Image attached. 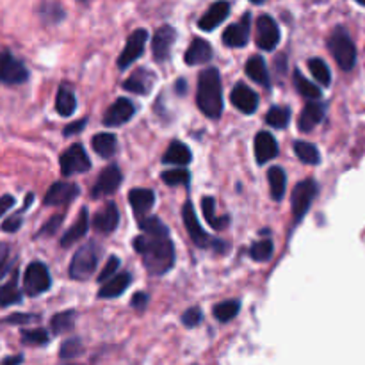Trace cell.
Wrapping results in <instances>:
<instances>
[{
    "mask_svg": "<svg viewBox=\"0 0 365 365\" xmlns=\"http://www.w3.org/2000/svg\"><path fill=\"white\" fill-rule=\"evenodd\" d=\"M291 121V109L289 107H271L267 110L266 123L274 128H285Z\"/></svg>",
    "mask_w": 365,
    "mask_h": 365,
    "instance_id": "38",
    "label": "cell"
},
{
    "mask_svg": "<svg viewBox=\"0 0 365 365\" xmlns=\"http://www.w3.org/2000/svg\"><path fill=\"white\" fill-rule=\"evenodd\" d=\"M139 228H141L145 234L148 235H164V237H170V230H168L166 225L159 220V217H143L138 221Z\"/></svg>",
    "mask_w": 365,
    "mask_h": 365,
    "instance_id": "40",
    "label": "cell"
},
{
    "mask_svg": "<svg viewBox=\"0 0 365 365\" xmlns=\"http://www.w3.org/2000/svg\"><path fill=\"white\" fill-rule=\"evenodd\" d=\"M182 217H184L185 228H187V234L191 237V241L195 242L198 248H216L220 252H225L227 246L223 245V241H217V239H212L200 225L198 217H196L195 207H192L191 202H187L182 209Z\"/></svg>",
    "mask_w": 365,
    "mask_h": 365,
    "instance_id": "5",
    "label": "cell"
},
{
    "mask_svg": "<svg viewBox=\"0 0 365 365\" xmlns=\"http://www.w3.org/2000/svg\"><path fill=\"white\" fill-rule=\"evenodd\" d=\"M16 274L13 277V280L7 282L6 285H2L0 287V307H11V305H16V303L21 302V298H24V294H21V291L18 289L16 285Z\"/></svg>",
    "mask_w": 365,
    "mask_h": 365,
    "instance_id": "35",
    "label": "cell"
},
{
    "mask_svg": "<svg viewBox=\"0 0 365 365\" xmlns=\"http://www.w3.org/2000/svg\"><path fill=\"white\" fill-rule=\"evenodd\" d=\"M212 46H210L209 41L202 38L192 39V43L189 45L187 52H185V63L189 66H196V64L209 63L212 59Z\"/></svg>",
    "mask_w": 365,
    "mask_h": 365,
    "instance_id": "23",
    "label": "cell"
},
{
    "mask_svg": "<svg viewBox=\"0 0 365 365\" xmlns=\"http://www.w3.org/2000/svg\"><path fill=\"white\" fill-rule=\"evenodd\" d=\"M88 228H89L88 209H82L81 212H78L77 221L71 225V228H68V232L63 235V239H61V246H63V248H68V246L81 241V239L86 235V232H88Z\"/></svg>",
    "mask_w": 365,
    "mask_h": 365,
    "instance_id": "25",
    "label": "cell"
},
{
    "mask_svg": "<svg viewBox=\"0 0 365 365\" xmlns=\"http://www.w3.org/2000/svg\"><path fill=\"white\" fill-rule=\"evenodd\" d=\"M324 106L321 102H309L302 110L298 127L302 132H310L316 125H319L324 118Z\"/></svg>",
    "mask_w": 365,
    "mask_h": 365,
    "instance_id": "24",
    "label": "cell"
},
{
    "mask_svg": "<svg viewBox=\"0 0 365 365\" xmlns=\"http://www.w3.org/2000/svg\"><path fill=\"white\" fill-rule=\"evenodd\" d=\"M128 200H130V207L139 221L152 210L153 203H155V192L152 189H132L128 192Z\"/></svg>",
    "mask_w": 365,
    "mask_h": 365,
    "instance_id": "20",
    "label": "cell"
},
{
    "mask_svg": "<svg viewBox=\"0 0 365 365\" xmlns=\"http://www.w3.org/2000/svg\"><path fill=\"white\" fill-rule=\"evenodd\" d=\"M7 257H9V246L6 242H0V274H2L4 266L7 262Z\"/></svg>",
    "mask_w": 365,
    "mask_h": 365,
    "instance_id": "53",
    "label": "cell"
},
{
    "mask_svg": "<svg viewBox=\"0 0 365 365\" xmlns=\"http://www.w3.org/2000/svg\"><path fill=\"white\" fill-rule=\"evenodd\" d=\"M91 146L100 157L107 159V157H110L114 152H116V135L109 134V132L96 134L95 138H93Z\"/></svg>",
    "mask_w": 365,
    "mask_h": 365,
    "instance_id": "29",
    "label": "cell"
},
{
    "mask_svg": "<svg viewBox=\"0 0 365 365\" xmlns=\"http://www.w3.org/2000/svg\"><path fill=\"white\" fill-rule=\"evenodd\" d=\"M278 155V143L269 132H259L255 138V157L259 164H266L267 160Z\"/></svg>",
    "mask_w": 365,
    "mask_h": 365,
    "instance_id": "22",
    "label": "cell"
},
{
    "mask_svg": "<svg viewBox=\"0 0 365 365\" xmlns=\"http://www.w3.org/2000/svg\"><path fill=\"white\" fill-rule=\"evenodd\" d=\"M121 180H123V175H121L120 168L116 164H110L100 173L98 180L95 182L91 189V196L93 198H102V196L113 195L121 185Z\"/></svg>",
    "mask_w": 365,
    "mask_h": 365,
    "instance_id": "12",
    "label": "cell"
},
{
    "mask_svg": "<svg viewBox=\"0 0 365 365\" xmlns=\"http://www.w3.org/2000/svg\"><path fill=\"white\" fill-rule=\"evenodd\" d=\"M77 196H78L77 185L70 184V182H56V184L50 185V189L46 191L43 203L48 207L66 205V203L73 202Z\"/></svg>",
    "mask_w": 365,
    "mask_h": 365,
    "instance_id": "14",
    "label": "cell"
},
{
    "mask_svg": "<svg viewBox=\"0 0 365 365\" xmlns=\"http://www.w3.org/2000/svg\"><path fill=\"white\" fill-rule=\"evenodd\" d=\"M245 70H246V75H248L253 82L264 86V88H267V86H269V73H267V66L260 56L250 57L248 63H246Z\"/></svg>",
    "mask_w": 365,
    "mask_h": 365,
    "instance_id": "28",
    "label": "cell"
},
{
    "mask_svg": "<svg viewBox=\"0 0 365 365\" xmlns=\"http://www.w3.org/2000/svg\"><path fill=\"white\" fill-rule=\"evenodd\" d=\"M202 210L203 214H205V220L209 221V225L214 228V230H223V228L228 225V221H230L228 217L216 216V200H214L212 196H203Z\"/></svg>",
    "mask_w": 365,
    "mask_h": 365,
    "instance_id": "31",
    "label": "cell"
},
{
    "mask_svg": "<svg viewBox=\"0 0 365 365\" xmlns=\"http://www.w3.org/2000/svg\"><path fill=\"white\" fill-rule=\"evenodd\" d=\"M228 13H230V4L216 2L214 6H210L209 9L205 11V14H203L202 18H200L198 27L202 29V31H207V32L214 31L217 25L223 24L225 18L228 16Z\"/></svg>",
    "mask_w": 365,
    "mask_h": 365,
    "instance_id": "21",
    "label": "cell"
},
{
    "mask_svg": "<svg viewBox=\"0 0 365 365\" xmlns=\"http://www.w3.org/2000/svg\"><path fill=\"white\" fill-rule=\"evenodd\" d=\"M146 39H148V32H146V29H135V31L128 36L127 45H125L123 52L120 53V57H118V68H120V70L128 68L132 63H135V61L143 56Z\"/></svg>",
    "mask_w": 365,
    "mask_h": 365,
    "instance_id": "9",
    "label": "cell"
},
{
    "mask_svg": "<svg viewBox=\"0 0 365 365\" xmlns=\"http://www.w3.org/2000/svg\"><path fill=\"white\" fill-rule=\"evenodd\" d=\"M250 39V13L242 16L241 21L232 24L230 27L225 29L223 32V43L230 48H242L246 46Z\"/></svg>",
    "mask_w": 365,
    "mask_h": 365,
    "instance_id": "17",
    "label": "cell"
},
{
    "mask_svg": "<svg viewBox=\"0 0 365 365\" xmlns=\"http://www.w3.org/2000/svg\"><path fill=\"white\" fill-rule=\"evenodd\" d=\"M134 114L135 107L130 100L118 98L116 102L107 109L106 116H103V125H106V127H118V125L127 123Z\"/></svg>",
    "mask_w": 365,
    "mask_h": 365,
    "instance_id": "16",
    "label": "cell"
},
{
    "mask_svg": "<svg viewBox=\"0 0 365 365\" xmlns=\"http://www.w3.org/2000/svg\"><path fill=\"white\" fill-rule=\"evenodd\" d=\"M86 123H88V120H78V121H75V123H70L66 128H64V135L78 134V132L86 127Z\"/></svg>",
    "mask_w": 365,
    "mask_h": 365,
    "instance_id": "51",
    "label": "cell"
},
{
    "mask_svg": "<svg viewBox=\"0 0 365 365\" xmlns=\"http://www.w3.org/2000/svg\"><path fill=\"white\" fill-rule=\"evenodd\" d=\"M130 305H132V309H135L141 312V310H145L146 305H148V294H146V292H135L134 298H132V302H130Z\"/></svg>",
    "mask_w": 365,
    "mask_h": 365,
    "instance_id": "50",
    "label": "cell"
},
{
    "mask_svg": "<svg viewBox=\"0 0 365 365\" xmlns=\"http://www.w3.org/2000/svg\"><path fill=\"white\" fill-rule=\"evenodd\" d=\"M196 103L207 118L217 120L221 116V113H223V91H221V77L217 68H205L200 73Z\"/></svg>",
    "mask_w": 365,
    "mask_h": 365,
    "instance_id": "2",
    "label": "cell"
},
{
    "mask_svg": "<svg viewBox=\"0 0 365 365\" xmlns=\"http://www.w3.org/2000/svg\"><path fill=\"white\" fill-rule=\"evenodd\" d=\"M192 160V153L184 143L173 141L163 157L164 164H175V166H187Z\"/></svg>",
    "mask_w": 365,
    "mask_h": 365,
    "instance_id": "27",
    "label": "cell"
},
{
    "mask_svg": "<svg viewBox=\"0 0 365 365\" xmlns=\"http://www.w3.org/2000/svg\"><path fill=\"white\" fill-rule=\"evenodd\" d=\"M118 267H120V259L118 257H109V260H107L106 267L102 269V273L98 274V282L100 284H106L107 280H110V278L114 277V273L118 271Z\"/></svg>",
    "mask_w": 365,
    "mask_h": 365,
    "instance_id": "46",
    "label": "cell"
},
{
    "mask_svg": "<svg viewBox=\"0 0 365 365\" xmlns=\"http://www.w3.org/2000/svg\"><path fill=\"white\" fill-rule=\"evenodd\" d=\"M130 282H132V277L128 273L114 274L110 280H107L106 284L102 285L98 296L100 298H118V296H121L125 291H127Z\"/></svg>",
    "mask_w": 365,
    "mask_h": 365,
    "instance_id": "26",
    "label": "cell"
},
{
    "mask_svg": "<svg viewBox=\"0 0 365 365\" xmlns=\"http://www.w3.org/2000/svg\"><path fill=\"white\" fill-rule=\"evenodd\" d=\"M48 334L43 328L21 331V342L27 346H46L48 344Z\"/></svg>",
    "mask_w": 365,
    "mask_h": 365,
    "instance_id": "42",
    "label": "cell"
},
{
    "mask_svg": "<svg viewBox=\"0 0 365 365\" xmlns=\"http://www.w3.org/2000/svg\"><path fill=\"white\" fill-rule=\"evenodd\" d=\"M317 195V184L312 178L299 182L292 191V216L296 221H302L305 214L309 212L310 205H312L314 198Z\"/></svg>",
    "mask_w": 365,
    "mask_h": 365,
    "instance_id": "7",
    "label": "cell"
},
{
    "mask_svg": "<svg viewBox=\"0 0 365 365\" xmlns=\"http://www.w3.org/2000/svg\"><path fill=\"white\" fill-rule=\"evenodd\" d=\"M328 46H330L331 56L335 57L339 66L344 71H349L355 68L356 64V46L353 43L351 36L344 27H337L331 32L330 39H328Z\"/></svg>",
    "mask_w": 365,
    "mask_h": 365,
    "instance_id": "3",
    "label": "cell"
},
{
    "mask_svg": "<svg viewBox=\"0 0 365 365\" xmlns=\"http://www.w3.org/2000/svg\"><path fill=\"white\" fill-rule=\"evenodd\" d=\"M82 353V342L78 339H68L61 346V359H75Z\"/></svg>",
    "mask_w": 365,
    "mask_h": 365,
    "instance_id": "45",
    "label": "cell"
},
{
    "mask_svg": "<svg viewBox=\"0 0 365 365\" xmlns=\"http://www.w3.org/2000/svg\"><path fill=\"white\" fill-rule=\"evenodd\" d=\"M118 223H120V212H118V207L114 203H107L102 210L95 216L93 220V228H95L98 234H113L116 230Z\"/></svg>",
    "mask_w": 365,
    "mask_h": 365,
    "instance_id": "19",
    "label": "cell"
},
{
    "mask_svg": "<svg viewBox=\"0 0 365 365\" xmlns=\"http://www.w3.org/2000/svg\"><path fill=\"white\" fill-rule=\"evenodd\" d=\"M32 200H34V195H27V202L24 203V209H21L20 212L14 214V216H11L9 220L4 221V225H2V230L4 232H7V234H13V232L20 230V227H21V214H24L25 209H27V207L31 205Z\"/></svg>",
    "mask_w": 365,
    "mask_h": 365,
    "instance_id": "44",
    "label": "cell"
},
{
    "mask_svg": "<svg viewBox=\"0 0 365 365\" xmlns=\"http://www.w3.org/2000/svg\"><path fill=\"white\" fill-rule=\"evenodd\" d=\"M21 362H24V356L16 355V356H7V359L2 362V365H20Z\"/></svg>",
    "mask_w": 365,
    "mask_h": 365,
    "instance_id": "54",
    "label": "cell"
},
{
    "mask_svg": "<svg viewBox=\"0 0 365 365\" xmlns=\"http://www.w3.org/2000/svg\"><path fill=\"white\" fill-rule=\"evenodd\" d=\"M100 260V250L95 242H88L77 250L70 264V277L73 280H88L96 271Z\"/></svg>",
    "mask_w": 365,
    "mask_h": 365,
    "instance_id": "4",
    "label": "cell"
},
{
    "mask_svg": "<svg viewBox=\"0 0 365 365\" xmlns=\"http://www.w3.org/2000/svg\"><path fill=\"white\" fill-rule=\"evenodd\" d=\"M13 205H14V196L11 195L2 196V198H0V217H2Z\"/></svg>",
    "mask_w": 365,
    "mask_h": 365,
    "instance_id": "52",
    "label": "cell"
},
{
    "mask_svg": "<svg viewBox=\"0 0 365 365\" xmlns=\"http://www.w3.org/2000/svg\"><path fill=\"white\" fill-rule=\"evenodd\" d=\"M34 321H39V317L32 316V314H14V316L7 317L6 323H9V324H27V323H34Z\"/></svg>",
    "mask_w": 365,
    "mask_h": 365,
    "instance_id": "49",
    "label": "cell"
},
{
    "mask_svg": "<svg viewBox=\"0 0 365 365\" xmlns=\"http://www.w3.org/2000/svg\"><path fill=\"white\" fill-rule=\"evenodd\" d=\"M202 310L196 309V307H192V309H189L187 312L182 316V323L185 324L187 328H195L196 324L202 323Z\"/></svg>",
    "mask_w": 365,
    "mask_h": 365,
    "instance_id": "47",
    "label": "cell"
},
{
    "mask_svg": "<svg viewBox=\"0 0 365 365\" xmlns=\"http://www.w3.org/2000/svg\"><path fill=\"white\" fill-rule=\"evenodd\" d=\"M278 41H280V29H278L277 21L269 16V14H262L257 20V45L259 48L271 50L277 48Z\"/></svg>",
    "mask_w": 365,
    "mask_h": 365,
    "instance_id": "11",
    "label": "cell"
},
{
    "mask_svg": "<svg viewBox=\"0 0 365 365\" xmlns=\"http://www.w3.org/2000/svg\"><path fill=\"white\" fill-rule=\"evenodd\" d=\"M52 285L48 269L45 264L32 262L29 264L24 274V291L27 296H39L46 292Z\"/></svg>",
    "mask_w": 365,
    "mask_h": 365,
    "instance_id": "6",
    "label": "cell"
},
{
    "mask_svg": "<svg viewBox=\"0 0 365 365\" xmlns=\"http://www.w3.org/2000/svg\"><path fill=\"white\" fill-rule=\"evenodd\" d=\"M294 152L298 159L305 164H319L321 153L312 143L309 141H294Z\"/></svg>",
    "mask_w": 365,
    "mask_h": 365,
    "instance_id": "34",
    "label": "cell"
},
{
    "mask_svg": "<svg viewBox=\"0 0 365 365\" xmlns=\"http://www.w3.org/2000/svg\"><path fill=\"white\" fill-rule=\"evenodd\" d=\"M267 180L271 185V196L274 200H282L285 195V185H287V177L280 166H273L267 171Z\"/></svg>",
    "mask_w": 365,
    "mask_h": 365,
    "instance_id": "30",
    "label": "cell"
},
{
    "mask_svg": "<svg viewBox=\"0 0 365 365\" xmlns=\"http://www.w3.org/2000/svg\"><path fill=\"white\" fill-rule=\"evenodd\" d=\"M75 323V312L73 310H64V312L56 314V316L50 319V328H52L53 335H61L64 331H68L70 328H73Z\"/></svg>",
    "mask_w": 365,
    "mask_h": 365,
    "instance_id": "36",
    "label": "cell"
},
{
    "mask_svg": "<svg viewBox=\"0 0 365 365\" xmlns=\"http://www.w3.org/2000/svg\"><path fill=\"white\" fill-rule=\"evenodd\" d=\"M273 242L269 239H264V241L255 242V245L250 248V257H252L255 262H267V260L273 257Z\"/></svg>",
    "mask_w": 365,
    "mask_h": 365,
    "instance_id": "41",
    "label": "cell"
},
{
    "mask_svg": "<svg viewBox=\"0 0 365 365\" xmlns=\"http://www.w3.org/2000/svg\"><path fill=\"white\" fill-rule=\"evenodd\" d=\"M56 109L59 113V116H71L77 109V100H75V95L71 89L61 88L57 91V100H56Z\"/></svg>",
    "mask_w": 365,
    "mask_h": 365,
    "instance_id": "32",
    "label": "cell"
},
{
    "mask_svg": "<svg viewBox=\"0 0 365 365\" xmlns=\"http://www.w3.org/2000/svg\"><path fill=\"white\" fill-rule=\"evenodd\" d=\"M160 178H163L164 184L168 185H184L191 180V175H189V171L184 170V168H178V170L163 171Z\"/></svg>",
    "mask_w": 365,
    "mask_h": 365,
    "instance_id": "43",
    "label": "cell"
},
{
    "mask_svg": "<svg viewBox=\"0 0 365 365\" xmlns=\"http://www.w3.org/2000/svg\"><path fill=\"white\" fill-rule=\"evenodd\" d=\"M64 217L63 216H52L48 221H46L45 225H43V228L39 230V235H52L56 234L57 228L61 227V223H63Z\"/></svg>",
    "mask_w": 365,
    "mask_h": 365,
    "instance_id": "48",
    "label": "cell"
},
{
    "mask_svg": "<svg viewBox=\"0 0 365 365\" xmlns=\"http://www.w3.org/2000/svg\"><path fill=\"white\" fill-rule=\"evenodd\" d=\"M132 246L143 257V264L150 274L160 277L173 267L175 248L170 237L143 234L132 241Z\"/></svg>",
    "mask_w": 365,
    "mask_h": 365,
    "instance_id": "1",
    "label": "cell"
},
{
    "mask_svg": "<svg viewBox=\"0 0 365 365\" xmlns=\"http://www.w3.org/2000/svg\"><path fill=\"white\" fill-rule=\"evenodd\" d=\"M59 164L64 177L86 173V171H89V168H91V160H89L88 153L82 148V145H73L70 146L66 152H63Z\"/></svg>",
    "mask_w": 365,
    "mask_h": 365,
    "instance_id": "8",
    "label": "cell"
},
{
    "mask_svg": "<svg viewBox=\"0 0 365 365\" xmlns=\"http://www.w3.org/2000/svg\"><path fill=\"white\" fill-rule=\"evenodd\" d=\"M185 81H177V91L180 93V91H185Z\"/></svg>",
    "mask_w": 365,
    "mask_h": 365,
    "instance_id": "55",
    "label": "cell"
},
{
    "mask_svg": "<svg viewBox=\"0 0 365 365\" xmlns=\"http://www.w3.org/2000/svg\"><path fill=\"white\" fill-rule=\"evenodd\" d=\"M309 70L312 71L314 78H316L321 86H330L331 82L330 68H328V64L324 63L323 59H319V57H312V59L309 61Z\"/></svg>",
    "mask_w": 365,
    "mask_h": 365,
    "instance_id": "39",
    "label": "cell"
},
{
    "mask_svg": "<svg viewBox=\"0 0 365 365\" xmlns=\"http://www.w3.org/2000/svg\"><path fill=\"white\" fill-rule=\"evenodd\" d=\"M175 41H177V31L173 27H170V25H164V27H160L153 34L152 52L157 63H164L170 57Z\"/></svg>",
    "mask_w": 365,
    "mask_h": 365,
    "instance_id": "13",
    "label": "cell"
},
{
    "mask_svg": "<svg viewBox=\"0 0 365 365\" xmlns=\"http://www.w3.org/2000/svg\"><path fill=\"white\" fill-rule=\"evenodd\" d=\"M230 102L234 103V107H237L241 113L245 114H253L259 107V96L253 91L252 88L245 84V82H239L234 86L230 93Z\"/></svg>",
    "mask_w": 365,
    "mask_h": 365,
    "instance_id": "15",
    "label": "cell"
},
{
    "mask_svg": "<svg viewBox=\"0 0 365 365\" xmlns=\"http://www.w3.org/2000/svg\"><path fill=\"white\" fill-rule=\"evenodd\" d=\"M29 78L25 64L9 52H0V82L4 84H21Z\"/></svg>",
    "mask_w": 365,
    "mask_h": 365,
    "instance_id": "10",
    "label": "cell"
},
{
    "mask_svg": "<svg viewBox=\"0 0 365 365\" xmlns=\"http://www.w3.org/2000/svg\"><path fill=\"white\" fill-rule=\"evenodd\" d=\"M153 82H155V75L148 68H141L123 82V89L134 93V95H148L152 91Z\"/></svg>",
    "mask_w": 365,
    "mask_h": 365,
    "instance_id": "18",
    "label": "cell"
},
{
    "mask_svg": "<svg viewBox=\"0 0 365 365\" xmlns=\"http://www.w3.org/2000/svg\"><path fill=\"white\" fill-rule=\"evenodd\" d=\"M294 86L298 89V93L305 98H309L310 102H317L321 98V89L317 88L314 82H310L309 78H305L302 75V71L296 70L294 71Z\"/></svg>",
    "mask_w": 365,
    "mask_h": 365,
    "instance_id": "33",
    "label": "cell"
},
{
    "mask_svg": "<svg viewBox=\"0 0 365 365\" xmlns=\"http://www.w3.org/2000/svg\"><path fill=\"white\" fill-rule=\"evenodd\" d=\"M241 310V303L237 299H230V302H223V303H217L214 307V317L221 323H227V321H232L235 316L239 314Z\"/></svg>",
    "mask_w": 365,
    "mask_h": 365,
    "instance_id": "37",
    "label": "cell"
}]
</instances>
